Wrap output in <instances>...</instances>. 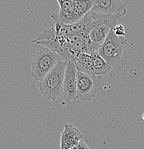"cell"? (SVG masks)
I'll return each mask as SVG.
<instances>
[{
    "mask_svg": "<svg viewBox=\"0 0 144 149\" xmlns=\"http://www.w3.org/2000/svg\"><path fill=\"white\" fill-rule=\"evenodd\" d=\"M67 63L61 61L44 78L38 83L41 94L47 100L56 102L63 93V83Z\"/></svg>",
    "mask_w": 144,
    "mask_h": 149,
    "instance_id": "1",
    "label": "cell"
},
{
    "mask_svg": "<svg viewBox=\"0 0 144 149\" xmlns=\"http://www.w3.org/2000/svg\"><path fill=\"white\" fill-rule=\"evenodd\" d=\"M61 60L58 53L47 48H41L34 55L31 65L32 77L38 83L42 81Z\"/></svg>",
    "mask_w": 144,
    "mask_h": 149,
    "instance_id": "2",
    "label": "cell"
},
{
    "mask_svg": "<svg viewBox=\"0 0 144 149\" xmlns=\"http://www.w3.org/2000/svg\"><path fill=\"white\" fill-rule=\"evenodd\" d=\"M128 45V40L125 37L117 36L113 29H111L105 42L100 46L99 55L111 67L118 65Z\"/></svg>",
    "mask_w": 144,
    "mask_h": 149,
    "instance_id": "3",
    "label": "cell"
},
{
    "mask_svg": "<svg viewBox=\"0 0 144 149\" xmlns=\"http://www.w3.org/2000/svg\"><path fill=\"white\" fill-rule=\"evenodd\" d=\"M103 77L91 75L77 71V99L81 101H90L95 97L100 91Z\"/></svg>",
    "mask_w": 144,
    "mask_h": 149,
    "instance_id": "4",
    "label": "cell"
},
{
    "mask_svg": "<svg viewBox=\"0 0 144 149\" xmlns=\"http://www.w3.org/2000/svg\"><path fill=\"white\" fill-rule=\"evenodd\" d=\"M77 68L73 62L68 61L65 74L63 93L65 100L67 102H71L77 99Z\"/></svg>",
    "mask_w": 144,
    "mask_h": 149,
    "instance_id": "5",
    "label": "cell"
},
{
    "mask_svg": "<svg viewBox=\"0 0 144 149\" xmlns=\"http://www.w3.org/2000/svg\"><path fill=\"white\" fill-rule=\"evenodd\" d=\"M91 11L100 15H119L124 16L127 13L126 6L120 0H94Z\"/></svg>",
    "mask_w": 144,
    "mask_h": 149,
    "instance_id": "6",
    "label": "cell"
},
{
    "mask_svg": "<svg viewBox=\"0 0 144 149\" xmlns=\"http://www.w3.org/2000/svg\"><path fill=\"white\" fill-rule=\"evenodd\" d=\"M60 4V12L58 14L53 13L51 15V18L54 21H59L62 24L71 25L79 22L73 4L72 0H58Z\"/></svg>",
    "mask_w": 144,
    "mask_h": 149,
    "instance_id": "7",
    "label": "cell"
},
{
    "mask_svg": "<svg viewBox=\"0 0 144 149\" xmlns=\"http://www.w3.org/2000/svg\"><path fill=\"white\" fill-rule=\"evenodd\" d=\"M83 135L72 124L65 125L60 136V149H70L79 143Z\"/></svg>",
    "mask_w": 144,
    "mask_h": 149,
    "instance_id": "8",
    "label": "cell"
},
{
    "mask_svg": "<svg viewBox=\"0 0 144 149\" xmlns=\"http://www.w3.org/2000/svg\"><path fill=\"white\" fill-rule=\"evenodd\" d=\"M73 63L77 71L91 75H95L93 69V60L91 55L84 53L77 54L74 57Z\"/></svg>",
    "mask_w": 144,
    "mask_h": 149,
    "instance_id": "9",
    "label": "cell"
},
{
    "mask_svg": "<svg viewBox=\"0 0 144 149\" xmlns=\"http://www.w3.org/2000/svg\"><path fill=\"white\" fill-rule=\"evenodd\" d=\"M111 30V28L107 25H101L94 28L89 34L90 40L94 44L101 46L106 41Z\"/></svg>",
    "mask_w": 144,
    "mask_h": 149,
    "instance_id": "10",
    "label": "cell"
},
{
    "mask_svg": "<svg viewBox=\"0 0 144 149\" xmlns=\"http://www.w3.org/2000/svg\"><path fill=\"white\" fill-rule=\"evenodd\" d=\"M92 57L93 60V69L95 75H105L111 70L112 67L99 55L98 52L93 55Z\"/></svg>",
    "mask_w": 144,
    "mask_h": 149,
    "instance_id": "11",
    "label": "cell"
},
{
    "mask_svg": "<svg viewBox=\"0 0 144 149\" xmlns=\"http://www.w3.org/2000/svg\"><path fill=\"white\" fill-rule=\"evenodd\" d=\"M72 4L77 18L80 20L89 11L92 9L94 5V0H86V1L72 0Z\"/></svg>",
    "mask_w": 144,
    "mask_h": 149,
    "instance_id": "12",
    "label": "cell"
},
{
    "mask_svg": "<svg viewBox=\"0 0 144 149\" xmlns=\"http://www.w3.org/2000/svg\"><path fill=\"white\" fill-rule=\"evenodd\" d=\"M114 32L117 36L125 37V28L122 24H117V26L113 29Z\"/></svg>",
    "mask_w": 144,
    "mask_h": 149,
    "instance_id": "13",
    "label": "cell"
},
{
    "mask_svg": "<svg viewBox=\"0 0 144 149\" xmlns=\"http://www.w3.org/2000/svg\"><path fill=\"white\" fill-rule=\"evenodd\" d=\"M70 149H90L88 147V146L87 145L84 141H81L79 142L78 144H77L76 146H75L74 147H72Z\"/></svg>",
    "mask_w": 144,
    "mask_h": 149,
    "instance_id": "14",
    "label": "cell"
},
{
    "mask_svg": "<svg viewBox=\"0 0 144 149\" xmlns=\"http://www.w3.org/2000/svg\"><path fill=\"white\" fill-rule=\"evenodd\" d=\"M143 119L144 120V114H143Z\"/></svg>",
    "mask_w": 144,
    "mask_h": 149,
    "instance_id": "15",
    "label": "cell"
}]
</instances>
